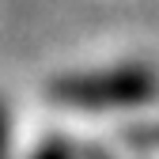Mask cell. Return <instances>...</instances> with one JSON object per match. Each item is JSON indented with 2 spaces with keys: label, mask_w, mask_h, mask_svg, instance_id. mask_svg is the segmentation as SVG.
I'll use <instances>...</instances> for the list:
<instances>
[{
  "label": "cell",
  "mask_w": 159,
  "mask_h": 159,
  "mask_svg": "<svg viewBox=\"0 0 159 159\" xmlns=\"http://www.w3.org/2000/svg\"><path fill=\"white\" fill-rule=\"evenodd\" d=\"M159 87V80L148 68H114L102 76H72L53 87L57 102L84 106V110H110V106H133Z\"/></svg>",
  "instance_id": "1"
}]
</instances>
